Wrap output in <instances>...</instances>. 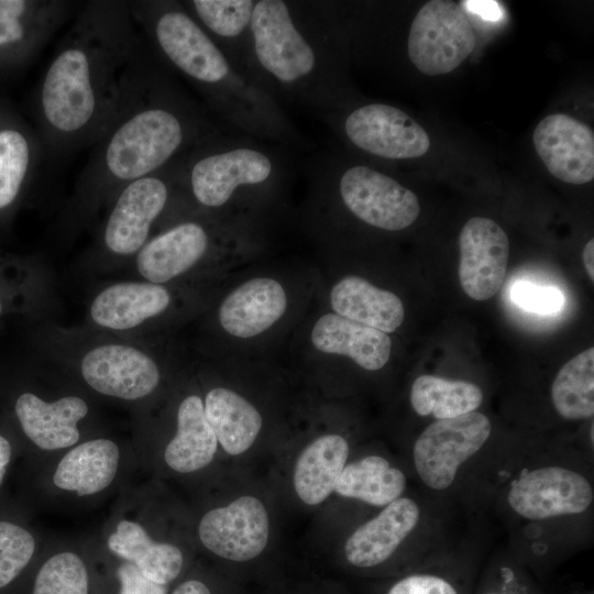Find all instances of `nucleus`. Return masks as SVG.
Wrapping results in <instances>:
<instances>
[{"mask_svg":"<svg viewBox=\"0 0 594 594\" xmlns=\"http://www.w3.org/2000/svg\"><path fill=\"white\" fill-rule=\"evenodd\" d=\"M287 307L283 286L270 277H255L233 289L219 308V321L229 334L255 337L282 318Z\"/></svg>","mask_w":594,"mask_h":594,"instance_id":"obj_21","label":"nucleus"},{"mask_svg":"<svg viewBox=\"0 0 594 594\" xmlns=\"http://www.w3.org/2000/svg\"><path fill=\"white\" fill-rule=\"evenodd\" d=\"M330 302L343 318L377 329L394 332L404 321L402 299L359 276H346L331 289Z\"/></svg>","mask_w":594,"mask_h":594,"instance_id":"obj_24","label":"nucleus"},{"mask_svg":"<svg viewBox=\"0 0 594 594\" xmlns=\"http://www.w3.org/2000/svg\"><path fill=\"white\" fill-rule=\"evenodd\" d=\"M81 374L96 392L125 400L150 395L160 383L157 364L142 351L123 344H105L82 358Z\"/></svg>","mask_w":594,"mask_h":594,"instance_id":"obj_15","label":"nucleus"},{"mask_svg":"<svg viewBox=\"0 0 594 594\" xmlns=\"http://www.w3.org/2000/svg\"><path fill=\"white\" fill-rule=\"evenodd\" d=\"M77 7L66 0H0V78L25 68Z\"/></svg>","mask_w":594,"mask_h":594,"instance_id":"obj_9","label":"nucleus"},{"mask_svg":"<svg viewBox=\"0 0 594 594\" xmlns=\"http://www.w3.org/2000/svg\"><path fill=\"white\" fill-rule=\"evenodd\" d=\"M108 547L158 584L167 585L183 568L184 558L179 548L154 541L144 527L134 520H120L108 537Z\"/></svg>","mask_w":594,"mask_h":594,"instance_id":"obj_26","label":"nucleus"},{"mask_svg":"<svg viewBox=\"0 0 594 594\" xmlns=\"http://www.w3.org/2000/svg\"><path fill=\"white\" fill-rule=\"evenodd\" d=\"M268 534L270 520L264 504L249 495L207 512L198 526L202 544L216 556L234 562L260 556L267 544Z\"/></svg>","mask_w":594,"mask_h":594,"instance_id":"obj_13","label":"nucleus"},{"mask_svg":"<svg viewBox=\"0 0 594 594\" xmlns=\"http://www.w3.org/2000/svg\"><path fill=\"white\" fill-rule=\"evenodd\" d=\"M33 535L15 522L0 520V588L24 570L35 552Z\"/></svg>","mask_w":594,"mask_h":594,"instance_id":"obj_35","label":"nucleus"},{"mask_svg":"<svg viewBox=\"0 0 594 594\" xmlns=\"http://www.w3.org/2000/svg\"><path fill=\"white\" fill-rule=\"evenodd\" d=\"M475 44L474 26L463 6L449 0H431L413 20L407 51L419 72L437 76L460 66Z\"/></svg>","mask_w":594,"mask_h":594,"instance_id":"obj_6","label":"nucleus"},{"mask_svg":"<svg viewBox=\"0 0 594 594\" xmlns=\"http://www.w3.org/2000/svg\"><path fill=\"white\" fill-rule=\"evenodd\" d=\"M532 140L558 179L581 185L594 178V134L586 124L564 113L550 114L537 124Z\"/></svg>","mask_w":594,"mask_h":594,"instance_id":"obj_16","label":"nucleus"},{"mask_svg":"<svg viewBox=\"0 0 594 594\" xmlns=\"http://www.w3.org/2000/svg\"><path fill=\"white\" fill-rule=\"evenodd\" d=\"M209 244V231L201 222L183 221L148 240L136 255V267L148 283L161 285L197 264Z\"/></svg>","mask_w":594,"mask_h":594,"instance_id":"obj_19","label":"nucleus"},{"mask_svg":"<svg viewBox=\"0 0 594 594\" xmlns=\"http://www.w3.org/2000/svg\"><path fill=\"white\" fill-rule=\"evenodd\" d=\"M182 3L209 36L246 69L245 58L255 0H187Z\"/></svg>","mask_w":594,"mask_h":594,"instance_id":"obj_28","label":"nucleus"},{"mask_svg":"<svg viewBox=\"0 0 594 594\" xmlns=\"http://www.w3.org/2000/svg\"><path fill=\"white\" fill-rule=\"evenodd\" d=\"M490 594H498V593H490Z\"/></svg>","mask_w":594,"mask_h":594,"instance_id":"obj_44","label":"nucleus"},{"mask_svg":"<svg viewBox=\"0 0 594 594\" xmlns=\"http://www.w3.org/2000/svg\"><path fill=\"white\" fill-rule=\"evenodd\" d=\"M583 264L591 280H594V240L591 239L582 253Z\"/></svg>","mask_w":594,"mask_h":594,"instance_id":"obj_42","label":"nucleus"},{"mask_svg":"<svg viewBox=\"0 0 594 594\" xmlns=\"http://www.w3.org/2000/svg\"><path fill=\"white\" fill-rule=\"evenodd\" d=\"M119 594H167V587L145 578L132 563L125 562L118 569Z\"/></svg>","mask_w":594,"mask_h":594,"instance_id":"obj_38","label":"nucleus"},{"mask_svg":"<svg viewBox=\"0 0 594 594\" xmlns=\"http://www.w3.org/2000/svg\"><path fill=\"white\" fill-rule=\"evenodd\" d=\"M482 402L481 387L468 381L420 375L410 388V404L415 413L432 416L437 420L475 411Z\"/></svg>","mask_w":594,"mask_h":594,"instance_id":"obj_32","label":"nucleus"},{"mask_svg":"<svg viewBox=\"0 0 594 594\" xmlns=\"http://www.w3.org/2000/svg\"><path fill=\"white\" fill-rule=\"evenodd\" d=\"M352 145L386 160L420 157L430 147L425 129L403 110L372 102L352 110L342 122Z\"/></svg>","mask_w":594,"mask_h":594,"instance_id":"obj_11","label":"nucleus"},{"mask_svg":"<svg viewBox=\"0 0 594 594\" xmlns=\"http://www.w3.org/2000/svg\"><path fill=\"white\" fill-rule=\"evenodd\" d=\"M33 594H89V578L81 558L72 551L52 556L38 570Z\"/></svg>","mask_w":594,"mask_h":594,"instance_id":"obj_34","label":"nucleus"},{"mask_svg":"<svg viewBox=\"0 0 594 594\" xmlns=\"http://www.w3.org/2000/svg\"><path fill=\"white\" fill-rule=\"evenodd\" d=\"M205 415L222 449L238 455L255 441L262 417L257 409L238 393L216 387L210 389L204 404Z\"/></svg>","mask_w":594,"mask_h":594,"instance_id":"obj_30","label":"nucleus"},{"mask_svg":"<svg viewBox=\"0 0 594 594\" xmlns=\"http://www.w3.org/2000/svg\"><path fill=\"white\" fill-rule=\"evenodd\" d=\"M311 342L318 351L349 356L367 371L385 366L392 351L387 333L337 314H326L316 321Z\"/></svg>","mask_w":594,"mask_h":594,"instance_id":"obj_22","label":"nucleus"},{"mask_svg":"<svg viewBox=\"0 0 594 594\" xmlns=\"http://www.w3.org/2000/svg\"><path fill=\"white\" fill-rule=\"evenodd\" d=\"M148 46L129 70L120 102L80 172L77 195L91 206L221 136Z\"/></svg>","mask_w":594,"mask_h":594,"instance_id":"obj_2","label":"nucleus"},{"mask_svg":"<svg viewBox=\"0 0 594 594\" xmlns=\"http://www.w3.org/2000/svg\"><path fill=\"white\" fill-rule=\"evenodd\" d=\"M146 47L129 1L81 6L34 91L32 111L44 155L66 156L98 141Z\"/></svg>","mask_w":594,"mask_h":594,"instance_id":"obj_1","label":"nucleus"},{"mask_svg":"<svg viewBox=\"0 0 594 594\" xmlns=\"http://www.w3.org/2000/svg\"><path fill=\"white\" fill-rule=\"evenodd\" d=\"M420 515V507L409 497L402 496L386 505L349 536L344 544L346 561L360 569L384 563L414 531Z\"/></svg>","mask_w":594,"mask_h":594,"instance_id":"obj_18","label":"nucleus"},{"mask_svg":"<svg viewBox=\"0 0 594 594\" xmlns=\"http://www.w3.org/2000/svg\"><path fill=\"white\" fill-rule=\"evenodd\" d=\"M338 191L352 215L385 231L404 230L420 213L419 200L410 189L365 165L344 169L338 180Z\"/></svg>","mask_w":594,"mask_h":594,"instance_id":"obj_10","label":"nucleus"},{"mask_svg":"<svg viewBox=\"0 0 594 594\" xmlns=\"http://www.w3.org/2000/svg\"><path fill=\"white\" fill-rule=\"evenodd\" d=\"M491 432L490 419L479 411L430 424L413 449L415 469L422 483L436 491L448 488L459 468L484 446Z\"/></svg>","mask_w":594,"mask_h":594,"instance_id":"obj_8","label":"nucleus"},{"mask_svg":"<svg viewBox=\"0 0 594 594\" xmlns=\"http://www.w3.org/2000/svg\"><path fill=\"white\" fill-rule=\"evenodd\" d=\"M43 156L35 128L0 97V218L21 200Z\"/></svg>","mask_w":594,"mask_h":594,"instance_id":"obj_17","label":"nucleus"},{"mask_svg":"<svg viewBox=\"0 0 594 594\" xmlns=\"http://www.w3.org/2000/svg\"><path fill=\"white\" fill-rule=\"evenodd\" d=\"M556 411L564 419L581 420L594 415V348L569 360L551 386Z\"/></svg>","mask_w":594,"mask_h":594,"instance_id":"obj_33","label":"nucleus"},{"mask_svg":"<svg viewBox=\"0 0 594 594\" xmlns=\"http://www.w3.org/2000/svg\"><path fill=\"white\" fill-rule=\"evenodd\" d=\"M14 411L31 442L42 450H59L78 442L77 424L87 415L88 405L77 396L47 403L33 393H23L15 402Z\"/></svg>","mask_w":594,"mask_h":594,"instance_id":"obj_20","label":"nucleus"},{"mask_svg":"<svg viewBox=\"0 0 594 594\" xmlns=\"http://www.w3.org/2000/svg\"><path fill=\"white\" fill-rule=\"evenodd\" d=\"M1 310H2V308H1V302H0V314H1Z\"/></svg>","mask_w":594,"mask_h":594,"instance_id":"obj_43","label":"nucleus"},{"mask_svg":"<svg viewBox=\"0 0 594 594\" xmlns=\"http://www.w3.org/2000/svg\"><path fill=\"white\" fill-rule=\"evenodd\" d=\"M183 161L123 186L112 197L113 204L101 237L109 252L127 256L138 254L144 246L177 185Z\"/></svg>","mask_w":594,"mask_h":594,"instance_id":"obj_7","label":"nucleus"},{"mask_svg":"<svg viewBox=\"0 0 594 594\" xmlns=\"http://www.w3.org/2000/svg\"><path fill=\"white\" fill-rule=\"evenodd\" d=\"M12 458V446L10 441L0 433V484L2 483L7 469Z\"/></svg>","mask_w":594,"mask_h":594,"instance_id":"obj_41","label":"nucleus"},{"mask_svg":"<svg viewBox=\"0 0 594 594\" xmlns=\"http://www.w3.org/2000/svg\"><path fill=\"white\" fill-rule=\"evenodd\" d=\"M326 2L255 1L245 67L276 99L302 102L321 116L332 101Z\"/></svg>","mask_w":594,"mask_h":594,"instance_id":"obj_4","label":"nucleus"},{"mask_svg":"<svg viewBox=\"0 0 594 594\" xmlns=\"http://www.w3.org/2000/svg\"><path fill=\"white\" fill-rule=\"evenodd\" d=\"M218 440L209 426L204 403L197 395L182 400L177 410V431L164 451L166 464L178 473L207 466L217 451Z\"/></svg>","mask_w":594,"mask_h":594,"instance_id":"obj_29","label":"nucleus"},{"mask_svg":"<svg viewBox=\"0 0 594 594\" xmlns=\"http://www.w3.org/2000/svg\"><path fill=\"white\" fill-rule=\"evenodd\" d=\"M349 443L340 435H324L309 443L296 461L294 487L308 505H318L334 492L346 464Z\"/></svg>","mask_w":594,"mask_h":594,"instance_id":"obj_27","label":"nucleus"},{"mask_svg":"<svg viewBox=\"0 0 594 594\" xmlns=\"http://www.w3.org/2000/svg\"><path fill=\"white\" fill-rule=\"evenodd\" d=\"M594 498L590 481L581 473L562 466H542L515 480L507 499L512 509L529 520L579 515Z\"/></svg>","mask_w":594,"mask_h":594,"instance_id":"obj_12","label":"nucleus"},{"mask_svg":"<svg viewBox=\"0 0 594 594\" xmlns=\"http://www.w3.org/2000/svg\"><path fill=\"white\" fill-rule=\"evenodd\" d=\"M510 296L513 301L521 308L541 315L559 311L564 301L559 289L529 282H517L512 288Z\"/></svg>","mask_w":594,"mask_h":594,"instance_id":"obj_36","label":"nucleus"},{"mask_svg":"<svg viewBox=\"0 0 594 594\" xmlns=\"http://www.w3.org/2000/svg\"><path fill=\"white\" fill-rule=\"evenodd\" d=\"M459 280L472 299L484 301L497 294L509 258V240L492 219L473 217L459 235Z\"/></svg>","mask_w":594,"mask_h":594,"instance_id":"obj_14","label":"nucleus"},{"mask_svg":"<svg viewBox=\"0 0 594 594\" xmlns=\"http://www.w3.org/2000/svg\"><path fill=\"white\" fill-rule=\"evenodd\" d=\"M405 488L403 471L392 466L381 455H367L345 464L334 492L343 497L385 507L402 497Z\"/></svg>","mask_w":594,"mask_h":594,"instance_id":"obj_31","label":"nucleus"},{"mask_svg":"<svg viewBox=\"0 0 594 594\" xmlns=\"http://www.w3.org/2000/svg\"><path fill=\"white\" fill-rule=\"evenodd\" d=\"M170 302L168 290L148 282H123L103 289L92 301V320L113 330L132 329L164 312Z\"/></svg>","mask_w":594,"mask_h":594,"instance_id":"obj_23","label":"nucleus"},{"mask_svg":"<svg viewBox=\"0 0 594 594\" xmlns=\"http://www.w3.org/2000/svg\"><path fill=\"white\" fill-rule=\"evenodd\" d=\"M386 594H458V592L446 579L421 573L398 580Z\"/></svg>","mask_w":594,"mask_h":594,"instance_id":"obj_37","label":"nucleus"},{"mask_svg":"<svg viewBox=\"0 0 594 594\" xmlns=\"http://www.w3.org/2000/svg\"><path fill=\"white\" fill-rule=\"evenodd\" d=\"M120 450L110 439L88 440L70 449L58 462L54 485L79 496L97 494L114 480Z\"/></svg>","mask_w":594,"mask_h":594,"instance_id":"obj_25","label":"nucleus"},{"mask_svg":"<svg viewBox=\"0 0 594 594\" xmlns=\"http://www.w3.org/2000/svg\"><path fill=\"white\" fill-rule=\"evenodd\" d=\"M279 173V162L261 145L233 143L221 135L180 163L177 186L186 188L199 206L216 209L240 189L262 187Z\"/></svg>","mask_w":594,"mask_h":594,"instance_id":"obj_5","label":"nucleus"},{"mask_svg":"<svg viewBox=\"0 0 594 594\" xmlns=\"http://www.w3.org/2000/svg\"><path fill=\"white\" fill-rule=\"evenodd\" d=\"M129 9L156 61L190 84L219 118L253 136H292L277 100L209 36L182 1L131 0Z\"/></svg>","mask_w":594,"mask_h":594,"instance_id":"obj_3","label":"nucleus"},{"mask_svg":"<svg viewBox=\"0 0 594 594\" xmlns=\"http://www.w3.org/2000/svg\"><path fill=\"white\" fill-rule=\"evenodd\" d=\"M469 11L477 14L483 20L495 22L499 21L503 16L502 7L497 1H463L462 2Z\"/></svg>","mask_w":594,"mask_h":594,"instance_id":"obj_39","label":"nucleus"},{"mask_svg":"<svg viewBox=\"0 0 594 594\" xmlns=\"http://www.w3.org/2000/svg\"><path fill=\"white\" fill-rule=\"evenodd\" d=\"M172 594H212L209 586L200 580H187L182 582Z\"/></svg>","mask_w":594,"mask_h":594,"instance_id":"obj_40","label":"nucleus"}]
</instances>
